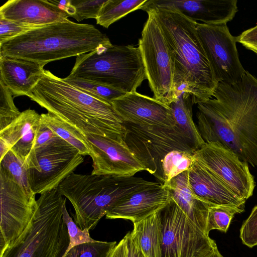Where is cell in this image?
Here are the masks:
<instances>
[{
    "mask_svg": "<svg viewBox=\"0 0 257 257\" xmlns=\"http://www.w3.org/2000/svg\"><path fill=\"white\" fill-rule=\"evenodd\" d=\"M197 103V127L205 143H219L257 167V79L218 83L213 96Z\"/></svg>",
    "mask_w": 257,
    "mask_h": 257,
    "instance_id": "obj_1",
    "label": "cell"
},
{
    "mask_svg": "<svg viewBox=\"0 0 257 257\" xmlns=\"http://www.w3.org/2000/svg\"><path fill=\"white\" fill-rule=\"evenodd\" d=\"M27 96L85 137L124 138L123 121L111 104L78 90L49 70H44Z\"/></svg>",
    "mask_w": 257,
    "mask_h": 257,
    "instance_id": "obj_2",
    "label": "cell"
},
{
    "mask_svg": "<svg viewBox=\"0 0 257 257\" xmlns=\"http://www.w3.org/2000/svg\"><path fill=\"white\" fill-rule=\"evenodd\" d=\"M149 9L155 11L172 54L177 97L189 93L193 104L212 98L218 83L198 38L196 22L173 10Z\"/></svg>",
    "mask_w": 257,
    "mask_h": 257,
    "instance_id": "obj_3",
    "label": "cell"
},
{
    "mask_svg": "<svg viewBox=\"0 0 257 257\" xmlns=\"http://www.w3.org/2000/svg\"><path fill=\"white\" fill-rule=\"evenodd\" d=\"M90 24L67 20L44 25L0 44V56L46 63L111 46Z\"/></svg>",
    "mask_w": 257,
    "mask_h": 257,
    "instance_id": "obj_4",
    "label": "cell"
},
{
    "mask_svg": "<svg viewBox=\"0 0 257 257\" xmlns=\"http://www.w3.org/2000/svg\"><path fill=\"white\" fill-rule=\"evenodd\" d=\"M157 183L134 176L73 172L57 189L73 205L74 222L81 229L90 230L121 199Z\"/></svg>",
    "mask_w": 257,
    "mask_h": 257,
    "instance_id": "obj_5",
    "label": "cell"
},
{
    "mask_svg": "<svg viewBox=\"0 0 257 257\" xmlns=\"http://www.w3.org/2000/svg\"><path fill=\"white\" fill-rule=\"evenodd\" d=\"M65 203L58 189L41 194L29 224L0 257H63L69 244Z\"/></svg>",
    "mask_w": 257,
    "mask_h": 257,
    "instance_id": "obj_6",
    "label": "cell"
},
{
    "mask_svg": "<svg viewBox=\"0 0 257 257\" xmlns=\"http://www.w3.org/2000/svg\"><path fill=\"white\" fill-rule=\"evenodd\" d=\"M114 89L125 93L136 91L147 79L139 47L113 45L77 56L68 76Z\"/></svg>",
    "mask_w": 257,
    "mask_h": 257,
    "instance_id": "obj_7",
    "label": "cell"
},
{
    "mask_svg": "<svg viewBox=\"0 0 257 257\" xmlns=\"http://www.w3.org/2000/svg\"><path fill=\"white\" fill-rule=\"evenodd\" d=\"M145 11L148 17L138 47L154 98L169 106L178 98L174 85L172 54L155 11L148 9Z\"/></svg>",
    "mask_w": 257,
    "mask_h": 257,
    "instance_id": "obj_8",
    "label": "cell"
},
{
    "mask_svg": "<svg viewBox=\"0 0 257 257\" xmlns=\"http://www.w3.org/2000/svg\"><path fill=\"white\" fill-rule=\"evenodd\" d=\"M124 140L128 147L144 167L163 183L161 162L174 150L197 151L189 138L177 125L166 126L136 124L123 122Z\"/></svg>",
    "mask_w": 257,
    "mask_h": 257,
    "instance_id": "obj_9",
    "label": "cell"
},
{
    "mask_svg": "<svg viewBox=\"0 0 257 257\" xmlns=\"http://www.w3.org/2000/svg\"><path fill=\"white\" fill-rule=\"evenodd\" d=\"M162 257H206L217 244L190 220L171 198L160 211Z\"/></svg>",
    "mask_w": 257,
    "mask_h": 257,
    "instance_id": "obj_10",
    "label": "cell"
},
{
    "mask_svg": "<svg viewBox=\"0 0 257 257\" xmlns=\"http://www.w3.org/2000/svg\"><path fill=\"white\" fill-rule=\"evenodd\" d=\"M83 161L79 151L63 139L33 149L26 161L32 192L41 194L57 189Z\"/></svg>",
    "mask_w": 257,
    "mask_h": 257,
    "instance_id": "obj_11",
    "label": "cell"
},
{
    "mask_svg": "<svg viewBox=\"0 0 257 257\" xmlns=\"http://www.w3.org/2000/svg\"><path fill=\"white\" fill-rule=\"evenodd\" d=\"M193 156L236 197L246 201L252 195L255 183L248 164L235 153L219 143L210 142Z\"/></svg>",
    "mask_w": 257,
    "mask_h": 257,
    "instance_id": "obj_12",
    "label": "cell"
},
{
    "mask_svg": "<svg viewBox=\"0 0 257 257\" xmlns=\"http://www.w3.org/2000/svg\"><path fill=\"white\" fill-rule=\"evenodd\" d=\"M196 29L216 81L233 84L240 81L246 71L239 59L236 37L227 25L196 22Z\"/></svg>",
    "mask_w": 257,
    "mask_h": 257,
    "instance_id": "obj_13",
    "label": "cell"
},
{
    "mask_svg": "<svg viewBox=\"0 0 257 257\" xmlns=\"http://www.w3.org/2000/svg\"><path fill=\"white\" fill-rule=\"evenodd\" d=\"M0 255L24 231L37 207L36 194L29 195L0 170Z\"/></svg>",
    "mask_w": 257,
    "mask_h": 257,
    "instance_id": "obj_14",
    "label": "cell"
},
{
    "mask_svg": "<svg viewBox=\"0 0 257 257\" xmlns=\"http://www.w3.org/2000/svg\"><path fill=\"white\" fill-rule=\"evenodd\" d=\"M91 153V174L116 176H134L145 170L122 137L110 138L100 135L86 136Z\"/></svg>",
    "mask_w": 257,
    "mask_h": 257,
    "instance_id": "obj_15",
    "label": "cell"
},
{
    "mask_svg": "<svg viewBox=\"0 0 257 257\" xmlns=\"http://www.w3.org/2000/svg\"><path fill=\"white\" fill-rule=\"evenodd\" d=\"M111 104L125 122L169 127L176 125L169 106L137 91L112 100Z\"/></svg>",
    "mask_w": 257,
    "mask_h": 257,
    "instance_id": "obj_16",
    "label": "cell"
},
{
    "mask_svg": "<svg viewBox=\"0 0 257 257\" xmlns=\"http://www.w3.org/2000/svg\"><path fill=\"white\" fill-rule=\"evenodd\" d=\"M237 3V0H148L141 10L169 9L197 23L221 25L233 19L238 11Z\"/></svg>",
    "mask_w": 257,
    "mask_h": 257,
    "instance_id": "obj_17",
    "label": "cell"
},
{
    "mask_svg": "<svg viewBox=\"0 0 257 257\" xmlns=\"http://www.w3.org/2000/svg\"><path fill=\"white\" fill-rule=\"evenodd\" d=\"M170 200L169 190L158 182L121 199L106 214V218L128 219L135 223L161 210Z\"/></svg>",
    "mask_w": 257,
    "mask_h": 257,
    "instance_id": "obj_18",
    "label": "cell"
},
{
    "mask_svg": "<svg viewBox=\"0 0 257 257\" xmlns=\"http://www.w3.org/2000/svg\"><path fill=\"white\" fill-rule=\"evenodd\" d=\"M69 17L56 1L10 0L0 8V18L26 24L46 25Z\"/></svg>",
    "mask_w": 257,
    "mask_h": 257,
    "instance_id": "obj_19",
    "label": "cell"
},
{
    "mask_svg": "<svg viewBox=\"0 0 257 257\" xmlns=\"http://www.w3.org/2000/svg\"><path fill=\"white\" fill-rule=\"evenodd\" d=\"M40 122V114L28 109L3 130L0 131V159L11 149L26 162L34 146Z\"/></svg>",
    "mask_w": 257,
    "mask_h": 257,
    "instance_id": "obj_20",
    "label": "cell"
},
{
    "mask_svg": "<svg viewBox=\"0 0 257 257\" xmlns=\"http://www.w3.org/2000/svg\"><path fill=\"white\" fill-rule=\"evenodd\" d=\"M188 181L192 192L208 203L244 210L246 201L234 195L195 159L188 170Z\"/></svg>",
    "mask_w": 257,
    "mask_h": 257,
    "instance_id": "obj_21",
    "label": "cell"
},
{
    "mask_svg": "<svg viewBox=\"0 0 257 257\" xmlns=\"http://www.w3.org/2000/svg\"><path fill=\"white\" fill-rule=\"evenodd\" d=\"M46 63L0 56V82L14 97L26 95L42 77Z\"/></svg>",
    "mask_w": 257,
    "mask_h": 257,
    "instance_id": "obj_22",
    "label": "cell"
},
{
    "mask_svg": "<svg viewBox=\"0 0 257 257\" xmlns=\"http://www.w3.org/2000/svg\"><path fill=\"white\" fill-rule=\"evenodd\" d=\"M188 174L187 170L163 184L169 190L171 198L189 219L206 233L208 211L214 205L200 199L192 192L188 184Z\"/></svg>",
    "mask_w": 257,
    "mask_h": 257,
    "instance_id": "obj_23",
    "label": "cell"
},
{
    "mask_svg": "<svg viewBox=\"0 0 257 257\" xmlns=\"http://www.w3.org/2000/svg\"><path fill=\"white\" fill-rule=\"evenodd\" d=\"M160 211L134 223L132 232L137 238L145 257H162V225Z\"/></svg>",
    "mask_w": 257,
    "mask_h": 257,
    "instance_id": "obj_24",
    "label": "cell"
},
{
    "mask_svg": "<svg viewBox=\"0 0 257 257\" xmlns=\"http://www.w3.org/2000/svg\"><path fill=\"white\" fill-rule=\"evenodd\" d=\"M192 104L191 95L184 92L176 101L172 102L169 106L172 110L176 124L189 138L197 151L205 143L193 120Z\"/></svg>",
    "mask_w": 257,
    "mask_h": 257,
    "instance_id": "obj_25",
    "label": "cell"
},
{
    "mask_svg": "<svg viewBox=\"0 0 257 257\" xmlns=\"http://www.w3.org/2000/svg\"><path fill=\"white\" fill-rule=\"evenodd\" d=\"M40 120L59 137L76 148L83 156H90L91 149L88 141L75 127L49 112L40 114Z\"/></svg>",
    "mask_w": 257,
    "mask_h": 257,
    "instance_id": "obj_26",
    "label": "cell"
},
{
    "mask_svg": "<svg viewBox=\"0 0 257 257\" xmlns=\"http://www.w3.org/2000/svg\"><path fill=\"white\" fill-rule=\"evenodd\" d=\"M147 0H106L95 19L97 24L108 28L128 14L141 8Z\"/></svg>",
    "mask_w": 257,
    "mask_h": 257,
    "instance_id": "obj_27",
    "label": "cell"
},
{
    "mask_svg": "<svg viewBox=\"0 0 257 257\" xmlns=\"http://www.w3.org/2000/svg\"><path fill=\"white\" fill-rule=\"evenodd\" d=\"M0 170H3L12 180L18 184L28 194H35L32 191L28 167L12 150H10L1 159Z\"/></svg>",
    "mask_w": 257,
    "mask_h": 257,
    "instance_id": "obj_28",
    "label": "cell"
},
{
    "mask_svg": "<svg viewBox=\"0 0 257 257\" xmlns=\"http://www.w3.org/2000/svg\"><path fill=\"white\" fill-rule=\"evenodd\" d=\"M194 160L193 155L186 151L174 150L168 153L161 162L162 184L189 170Z\"/></svg>",
    "mask_w": 257,
    "mask_h": 257,
    "instance_id": "obj_29",
    "label": "cell"
},
{
    "mask_svg": "<svg viewBox=\"0 0 257 257\" xmlns=\"http://www.w3.org/2000/svg\"><path fill=\"white\" fill-rule=\"evenodd\" d=\"M64 79L78 90L110 104L112 100L126 94L113 88L80 78L67 76Z\"/></svg>",
    "mask_w": 257,
    "mask_h": 257,
    "instance_id": "obj_30",
    "label": "cell"
},
{
    "mask_svg": "<svg viewBox=\"0 0 257 257\" xmlns=\"http://www.w3.org/2000/svg\"><path fill=\"white\" fill-rule=\"evenodd\" d=\"M244 210L229 206L215 205L209 208L206 224V233L214 229L226 232L235 215Z\"/></svg>",
    "mask_w": 257,
    "mask_h": 257,
    "instance_id": "obj_31",
    "label": "cell"
},
{
    "mask_svg": "<svg viewBox=\"0 0 257 257\" xmlns=\"http://www.w3.org/2000/svg\"><path fill=\"white\" fill-rule=\"evenodd\" d=\"M116 245V241L88 242L73 247L63 257H110Z\"/></svg>",
    "mask_w": 257,
    "mask_h": 257,
    "instance_id": "obj_32",
    "label": "cell"
},
{
    "mask_svg": "<svg viewBox=\"0 0 257 257\" xmlns=\"http://www.w3.org/2000/svg\"><path fill=\"white\" fill-rule=\"evenodd\" d=\"M13 96L8 88L0 82V131L10 124L21 113L15 105Z\"/></svg>",
    "mask_w": 257,
    "mask_h": 257,
    "instance_id": "obj_33",
    "label": "cell"
},
{
    "mask_svg": "<svg viewBox=\"0 0 257 257\" xmlns=\"http://www.w3.org/2000/svg\"><path fill=\"white\" fill-rule=\"evenodd\" d=\"M62 218L66 225L69 237V246L64 255L76 245L96 241L90 237L89 230L81 229L72 220L67 210L66 203L64 204L63 208Z\"/></svg>",
    "mask_w": 257,
    "mask_h": 257,
    "instance_id": "obj_34",
    "label": "cell"
},
{
    "mask_svg": "<svg viewBox=\"0 0 257 257\" xmlns=\"http://www.w3.org/2000/svg\"><path fill=\"white\" fill-rule=\"evenodd\" d=\"M106 1L70 0V4L74 10V14L71 17L78 22L87 19H96L101 7Z\"/></svg>",
    "mask_w": 257,
    "mask_h": 257,
    "instance_id": "obj_35",
    "label": "cell"
},
{
    "mask_svg": "<svg viewBox=\"0 0 257 257\" xmlns=\"http://www.w3.org/2000/svg\"><path fill=\"white\" fill-rule=\"evenodd\" d=\"M43 26L20 23L0 18V44Z\"/></svg>",
    "mask_w": 257,
    "mask_h": 257,
    "instance_id": "obj_36",
    "label": "cell"
},
{
    "mask_svg": "<svg viewBox=\"0 0 257 257\" xmlns=\"http://www.w3.org/2000/svg\"><path fill=\"white\" fill-rule=\"evenodd\" d=\"M239 237L242 243L248 247L257 245V205L253 208L249 216L243 222Z\"/></svg>",
    "mask_w": 257,
    "mask_h": 257,
    "instance_id": "obj_37",
    "label": "cell"
},
{
    "mask_svg": "<svg viewBox=\"0 0 257 257\" xmlns=\"http://www.w3.org/2000/svg\"><path fill=\"white\" fill-rule=\"evenodd\" d=\"M61 139H62L53 130L40 120L36 132L33 149L48 145Z\"/></svg>",
    "mask_w": 257,
    "mask_h": 257,
    "instance_id": "obj_38",
    "label": "cell"
},
{
    "mask_svg": "<svg viewBox=\"0 0 257 257\" xmlns=\"http://www.w3.org/2000/svg\"><path fill=\"white\" fill-rule=\"evenodd\" d=\"M236 41L257 55V25L236 37Z\"/></svg>",
    "mask_w": 257,
    "mask_h": 257,
    "instance_id": "obj_39",
    "label": "cell"
},
{
    "mask_svg": "<svg viewBox=\"0 0 257 257\" xmlns=\"http://www.w3.org/2000/svg\"><path fill=\"white\" fill-rule=\"evenodd\" d=\"M125 241L126 257H145L136 237L132 231L123 237Z\"/></svg>",
    "mask_w": 257,
    "mask_h": 257,
    "instance_id": "obj_40",
    "label": "cell"
},
{
    "mask_svg": "<svg viewBox=\"0 0 257 257\" xmlns=\"http://www.w3.org/2000/svg\"><path fill=\"white\" fill-rule=\"evenodd\" d=\"M110 257H126V244L124 238L116 245Z\"/></svg>",
    "mask_w": 257,
    "mask_h": 257,
    "instance_id": "obj_41",
    "label": "cell"
},
{
    "mask_svg": "<svg viewBox=\"0 0 257 257\" xmlns=\"http://www.w3.org/2000/svg\"><path fill=\"white\" fill-rule=\"evenodd\" d=\"M206 257H224L218 250L217 247Z\"/></svg>",
    "mask_w": 257,
    "mask_h": 257,
    "instance_id": "obj_42",
    "label": "cell"
}]
</instances>
